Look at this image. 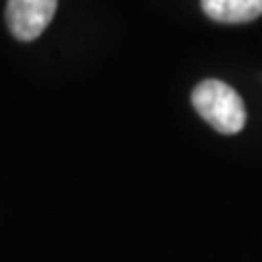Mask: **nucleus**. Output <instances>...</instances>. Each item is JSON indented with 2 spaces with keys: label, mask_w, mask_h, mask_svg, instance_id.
I'll return each instance as SVG.
<instances>
[{
  "label": "nucleus",
  "mask_w": 262,
  "mask_h": 262,
  "mask_svg": "<svg viewBox=\"0 0 262 262\" xmlns=\"http://www.w3.org/2000/svg\"><path fill=\"white\" fill-rule=\"evenodd\" d=\"M192 105L199 116L219 134L234 136L247 122V110L238 92L219 79H206L192 90Z\"/></svg>",
  "instance_id": "obj_1"
},
{
  "label": "nucleus",
  "mask_w": 262,
  "mask_h": 262,
  "mask_svg": "<svg viewBox=\"0 0 262 262\" xmlns=\"http://www.w3.org/2000/svg\"><path fill=\"white\" fill-rule=\"evenodd\" d=\"M57 0H7V24L15 39L33 42L51 24Z\"/></svg>",
  "instance_id": "obj_2"
},
{
  "label": "nucleus",
  "mask_w": 262,
  "mask_h": 262,
  "mask_svg": "<svg viewBox=\"0 0 262 262\" xmlns=\"http://www.w3.org/2000/svg\"><path fill=\"white\" fill-rule=\"evenodd\" d=\"M201 9L221 24H245L262 15V0H201Z\"/></svg>",
  "instance_id": "obj_3"
}]
</instances>
